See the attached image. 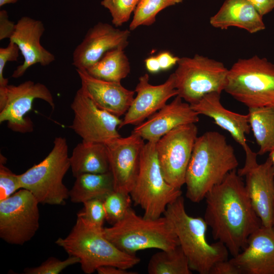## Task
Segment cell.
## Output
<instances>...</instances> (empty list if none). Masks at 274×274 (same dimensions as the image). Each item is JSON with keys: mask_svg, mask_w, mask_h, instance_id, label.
Masks as SVG:
<instances>
[{"mask_svg": "<svg viewBox=\"0 0 274 274\" xmlns=\"http://www.w3.org/2000/svg\"><path fill=\"white\" fill-rule=\"evenodd\" d=\"M145 144L141 136L133 132L126 137L120 136L105 143L115 190L130 193L138 176Z\"/></svg>", "mask_w": 274, "mask_h": 274, "instance_id": "9a60e30c", "label": "cell"}, {"mask_svg": "<svg viewBox=\"0 0 274 274\" xmlns=\"http://www.w3.org/2000/svg\"><path fill=\"white\" fill-rule=\"evenodd\" d=\"M184 0H139L133 12L129 29L134 30L140 26H150L156 21L158 13L164 9L182 3Z\"/></svg>", "mask_w": 274, "mask_h": 274, "instance_id": "f1b7e54d", "label": "cell"}, {"mask_svg": "<svg viewBox=\"0 0 274 274\" xmlns=\"http://www.w3.org/2000/svg\"><path fill=\"white\" fill-rule=\"evenodd\" d=\"M19 52L17 44L11 41L6 47L0 48V89L9 85L8 79L4 77V70L7 62L17 61Z\"/></svg>", "mask_w": 274, "mask_h": 274, "instance_id": "e575fe53", "label": "cell"}, {"mask_svg": "<svg viewBox=\"0 0 274 274\" xmlns=\"http://www.w3.org/2000/svg\"><path fill=\"white\" fill-rule=\"evenodd\" d=\"M204 199V219L214 239L235 256L245 248L251 234L262 226L236 169L211 189Z\"/></svg>", "mask_w": 274, "mask_h": 274, "instance_id": "6da1fadb", "label": "cell"}, {"mask_svg": "<svg viewBox=\"0 0 274 274\" xmlns=\"http://www.w3.org/2000/svg\"><path fill=\"white\" fill-rule=\"evenodd\" d=\"M224 91L249 108L274 106V64L254 55L228 69Z\"/></svg>", "mask_w": 274, "mask_h": 274, "instance_id": "52a82bcc", "label": "cell"}, {"mask_svg": "<svg viewBox=\"0 0 274 274\" xmlns=\"http://www.w3.org/2000/svg\"><path fill=\"white\" fill-rule=\"evenodd\" d=\"M161 71H166L178 63L180 57L174 56L170 52L164 51L156 55Z\"/></svg>", "mask_w": 274, "mask_h": 274, "instance_id": "74e56055", "label": "cell"}, {"mask_svg": "<svg viewBox=\"0 0 274 274\" xmlns=\"http://www.w3.org/2000/svg\"><path fill=\"white\" fill-rule=\"evenodd\" d=\"M199 115L179 95L147 120L136 125L132 132L147 142H157L162 136L181 125L196 123Z\"/></svg>", "mask_w": 274, "mask_h": 274, "instance_id": "d6986e66", "label": "cell"}, {"mask_svg": "<svg viewBox=\"0 0 274 274\" xmlns=\"http://www.w3.org/2000/svg\"><path fill=\"white\" fill-rule=\"evenodd\" d=\"M39 204L33 195L23 188L0 200V237L16 245L30 241L39 228Z\"/></svg>", "mask_w": 274, "mask_h": 274, "instance_id": "30bf717a", "label": "cell"}, {"mask_svg": "<svg viewBox=\"0 0 274 274\" xmlns=\"http://www.w3.org/2000/svg\"><path fill=\"white\" fill-rule=\"evenodd\" d=\"M70 168L67 141L57 136L51 151L42 161L18 175L21 188L30 191L39 203L64 205L70 191L63 179Z\"/></svg>", "mask_w": 274, "mask_h": 274, "instance_id": "8992f818", "label": "cell"}, {"mask_svg": "<svg viewBox=\"0 0 274 274\" xmlns=\"http://www.w3.org/2000/svg\"><path fill=\"white\" fill-rule=\"evenodd\" d=\"M220 95L218 92L209 93L191 107L198 115L212 118L216 124L228 131L246 152L251 149L246 138L251 131L248 114L236 113L224 108Z\"/></svg>", "mask_w": 274, "mask_h": 274, "instance_id": "7402d4cb", "label": "cell"}, {"mask_svg": "<svg viewBox=\"0 0 274 274\" xmlns=\"http://www.w3.org/2000/svg\"><path fill=\"white\" fill-rule=\"evenodd\" d=\"M149 274H191L188 260L180 245L153 254L147 267Z\"/></svg>", "mask_w": 274, "mask_h": 274, "instance_id": "83f0119b", "label": "cell"}, {"mask_svg": "<svg viewBox=\"0 0 274 274\" xmlns=\"http://www.w3.org/2000/svg\"><path fill=\"white\" fill-rule=\"evenodd\" d=\"M262 17L247 0H225L210 23L221 29L236 27L254 33L265 28Z\"/></svg>", "mask_w": 274, "mask_h": 274, "instance_id": "603a6c76", "label": "cell"}, {"mask_svg": "<svg viewBox=\"0 0 274 274\" xmlns=\"http://www.w3.org/2000/svg\"><path fill=\"white\" fill-rule=\"evenodd\" d=\"M76 69L81 87L99 108L119 118L125 114L134 97L135 91L125 88L121 82L98 79L85 70Z\"/></svg>", "mask_w": 274, "mask_h": 274, "instance_id": "44dd1931", "label": "cell"}, {"mask_svg": "<svg viewBox=\"0 0 274 274\" xmlns=\"http://www.w3.org/2000/svg\"><path fill=\"white\" fill-rule=\"evenodd\" d=\"M263 17L274 9V0H247Z\"/></svg>", "mask_w": 274, "mask_h": 274, "instance_id": "f35d334b", "label": "cell"}, {"mask_svg": "<svg viewBox=\"0 0 274 274\" xmlns=\"http://www.w3.org/2000/svg\"><path fill=\"white\" fill-rule=\"evenodd\" d=\"M45 30L42 21L28 16L22 17L16 23L15 31L9 40L17 44L24 61L14 71L12 77L23 76L28 68L36 64L46 66L55 60L54 55L41 44Z\"/></svg>", "mask_w": 274, "mask_h": 274, "instance_id": "ac0fdd59", "label": "cell"}, {"mask_svg": "<svg viewBox=\"0 0 274 274\" xmlns=\"http://www.w3.org/2000/svg\"><path fill=\"white\" fill-rule=\"evenodd\" d=\"M244 166L237 173L245 178V188L262 225L272 227L274 219V167L268 157L258 164L257 153L251 149L245 152Z\"/></svg>", "mask_w": 274, "mask_h": 274, "instance_id": "5bb4252c", "label": "cell"}, {"mask_svg": "<svg viewBox=\"0 0 274 274\" xmlns=\"http://www.w3.org/2000/svg\"><path fill=\"white\" fill-rule=\"evenodd\" d=\"M156 143L147 142L142 149L139 169L130 192L135 206L144 210V216L155 219L163 215L167 206L182 195L164 179L158 159Z\"/></svg>", "mask_w": 274, "mask_h": 274, "instance_id": "ba28073f", "label": "cell"}, {"mask_svg": "<svg viewBox=\"0 0 274 274\" xmlns=\"http://www.w3.org/2000/svg\"><path fill=\"white\" fill-rule=\"evenodd\" d=\"M242 274H274V229L262 225L245 248L230 259Z\"/></svg>", "mask_w": 274, "mask_h": 274, "instance_id": "ffe728a7", "label": "cell"}, {"mask_svg": "<svg viewBox=\"0 0 274 274\" xmlns=\"http://www.w3.org/2000/svg\"><path fill=\"white\" fill-rule=\"evenodd\" d=\"M139 0H101V5L107 9L112 17V23L115 27L127 22L134 12Z\"/></svg>", "mask_w": 274, "mask_h": 274, "instance_id": "1f68e13d", "label": "cell"}, {"mask_svg": "<svg viewBox=\"0 0 274 274\" xmlns=\"http://www.w3.org/2000/svg\"><path fill=\"white\" fill-rule=\"evenodd\" d=\"M272 227H273V228L274 229V219H273V223Z\"/></svg>", "mask_w": 274, "mask_h": 274, "instance_id": "ee69618b", "label": "cell"}, {"mask_svg": "<svg viewBox=\"0 0 274 274\" xmlns=\"http://www.w3.org/2000/svg\"><path fill=\"white\" fill-rule=\"evenodd\" d=\"M16 27V23L9 19L7 11H0V40L10 39Z\"/></svg>", "mask_w": 274, "mask_h": 274, "instance_id": "8d00e7d4", "label": "cell"}, {"mask_svg": "<svg viewBox=\"0 0 274 274\" xmlns=\"http://www.w3.org/2000/svg\"><path fill=\"white\" fill-rule=\"evenodd\" d=\"M130 193L113 191L104 199L106 221L112 225L121 220L131 208Z\"/></svg>", "mask_w": 274, "mask_h": 274, "instance_id": "f546056e", "label": "cell"}, {"mask_svg": "<svg viewBox=\"0 0 274 274\" xmlns=\"http://www.w3.org/2000/svg\"><path fill=\"white\" fill-rule=\"evenodd\" d=\"M80 263V259L75 256L61 260L54 257H50L41 265L35 267H27L24 269L26 274H58L70 265Z\"/></svg>", "mask_w": 274, "mask_h": 274, "instance_id": "836d02e7", "label": "cell"}, {"mask_svg": "<svg viewBox=\"0 0 274 274\" xmlns=\"http://www.w3.org/2000/svg\"><path fill=\"white\" fill-rule=\"evenodd\" d=\"M145 64L147 71L151 73H157L161 70L156 56H152L145 60Z\"/></svg>", "mask_w": 274, "mask_h": 274, "instance_id": "60d3db41", "label": "cell"}, {"mask_svg": "<svg viewBox=\"0 0 274 274\" xmlns=\"http://www.w3.org/2000/svg\"><path fill=\"white\" fill-rule=\"evenodd\" d=\"M71 108L74 116L68 127L82 141L105 144L121 136L118 128L122 119L99 108L82 87L76 92Z\"/></svg>", "mask_w": 274, "mask_h": 274, "instance_id": "4fadbf2b", "label": "cell"}, {"mask_svg": "<svg viewBox=\"0 0 274 274\" xmlns=\"http://www.w3.org/2000/svg\"><path fill=\"white\" fill-rule=\"evenodd\" d=\"M268 157L270 158L274 167V149L269 152Z\"/></svg>", "mask_w": 274, "mask_h": 274, "instance_id": "7bdbcfd3", "label": "cell"}, {"mask_svg": "<svg viewBox=\"0 0 274 274\" xmlns=\"http://www.w3.org/2000/svg\"><path fill=\"white\" fill-rule=\"evenodd\" d=\"M19 0H0V7L8 4H14L17 2Z\"/></svg>", "mask_w": 274, "mask_h": 274, "instance_id": "b9f144b4", "label": "cell"}, {"mask_svg": "<svg viewBox=\"0 0 274 274\" xmlns=\"http://www.w3.org/2000/svg\"><path fill=\"white\" fill-rule=\"evenodd\" d=\"M35 99L45 101L54 110L53 95L44 84L28 80L0 89V123L7 122L8 128L15 132H31L33 124L26 114L31 110Z\"/></svg>", "mask_w": 274, "mask_h": 274, "instance_id": "8fae6325", "label": "cell"}, {"mask_svg": "<svg viewBox=\"0 0 274 274\" xmlns=\"http://www.w3.org/2000/svg\"><path fill=\"white\" fill-rule=\"evenodd\" d=\"M249 123L259 147L257 154L274 149V106L249 108Z\"/></svg>", "mask_w": 274, "mask_h": 274, "instance_id": "4316f807", "label": "cell"}, {"mask_svg": "<svg viewBox=\"0 0 274 274\" xmlns=\"http://www.w3.org/2000/svg\"><path fill=\"white\" fill-rule=\"evenodd\" d=\"M163 215L171 222L191 270L209 274L216 263L228 259L229 251L223 243L208 242L207 222L187 214L182 195L167 206Z\"/></svg>", "mask_w": 274, "mask_h": 274, "instance_id": "3957f363", "label": "cell"}, {"mask_svg": "<svg viewBox=\"0 0 274 274\" xmlns=\"http://www.w3.org/2000/svg\"><path fill=\"white\" fill-rule=\"evenodd\" d=\"M238 165L234 149L224 135L210 131L197 136L185 175L186 196L200 202Z\"/></svg>", "mask_w": 274, "mask_h": 274, "instance_id": "7a4b0ae2", "label": "cell"}, {"mask_svg": "<svg viewBox=\"0 0 274 274\" xmlns=\"http://www.w3.org/2000/svg\"><path fill=\"white\" fill-rule=\"evenodd\" d=\"M6 158L0 154V200L5 199L21 189L19 175L5 165Z\"/></svg>", "mask_w": 274, "mask_h": 274, "instance_id": "d6a6232c", "label": "cell"}, {"mask_svg": "<svg viewBox=\"0 0 274 274\" xmlns=\"http://www.w3.org/2000/svg\"><path fill=\"white\" fill-rule=\"evenodd\" d=\"M174 73L178 94L190 105L212 92L221 93L228 69L220 61L199 54L180 58Z\"/></svg>", "mask_w": 274, "mask_h": 274, "instance_id": "9c48e42d", "label": "cell"}, {"mask_svg": "<svg viewBox=\"0 0 274 274\" xmlns=\"http://www.w3.org/2000/svg\"><path fill=\"white\" fill-rule=\"evenodd\" d=\"M190 123L178 126L162 136L156 143V150L163 177L173 187L181 189L185 175L198 129Z\"/></svg>", "mask_w": 274, "mask_h": 274, "instance_id": "7c38bea8", "label": "cell"}, {"mask_svg": "<svg viewBox=\"0 0 274 274\" xmlns=\"http://www.w3.org/2000/svg\"><path fill=\"white\" fill-rule=\"evenodd\" d=\"M105 236L117 248L131 255L140 250H169L179 245L170 221L165 217L152 219L140 216L130 208L124 217L103 229Z\"/></svg>", "mask_w": 274, "mask_h": 274, "instance_id": "5b68a950", "label": "cell"}, {"mask_svg": "<svg viewBox=\"0 0 274 274\" xmlns=\"http://www.w3.org/2000/svg\"><path fill=\"white\" fill-rule=\"evenodd\" d=\"M83 203V208L77 214V218L90 227L102 229L106 220L104 199H93Z\"/></svg>", "mask_w": 274, "mask_h": 274, "instance_id": "4dcf8cb0", "label": "cell"}, {"mask_svg": "<svg viewBox=\"0 0 274 274\" xmlns=\"http://www.w3.org/2000/svg\"><path fill=\"white\" fill-rule=\"evenodd\" d=\"M129 29H120L105 22H98L90 28L82 41L76 47L73 65L76 68L86 70L97 62L108 51L125 49L128 46Z\"/></svg>", "mask_w": 274, "mask_h": 274, "instance_id": "2e32d148", "label": "cell"}, {"mask_svg": "<svg viewBox=\"0 0 274 274\" xmlns=\"http://www.w3.org/2000/svg\"><path fill=\"white\" fill-rule=\"evenodd\" d=\"M103 229L90 227L77 218L68 235L58 238L55 244L69 256L78 257L86 274L93 273L101 266L128 269L140 263L141 259L136 255L122 251L107 239Z\"/></svg>", "mask_w": 274, "mask_h": 274, "instance_id": "277c9868", "label": "cell"}, {"mask_svg": "<svg viewBox=\"0 0 274 274\" xmlns=\"http://www.w3.org/2000/svg\"><path fill=\"white\" fill-rule=\"evenodd\" d=\"M209 274H242V272L230 259H227L216 263L211 268Z\"/></svg>", "mask_w": 274, "mask_h": 274, "instance_id": "d590c367", "label": "cell"}, {"mask_svg": "<svg viewBox=\"0 0 274 274\" xmlns=\"http://www.w3.org/2000/svg\"><path fill=\"white\" fill-rule=\"evenodd\" d=\"M75 178L69 196L75 203L93 199H104L114 190V180L110 171L101 174H83Z\"/></svg>", "mask_w": 274, "mask_h": 274, "instance_id": "d4e9b609", "label": "cell"}, {"mask_svg": "<svg viewBox=\"0 0 274 274\" xmlns=\"http://www.w3.org/2000/svg\"><path fill=\"white\" fill-rule=\"evenodd\" d=\"M96 271L98 274H136L134 271H128L127 269H123L112 265H104L99 267Z\"/></svg>", "mask_w": 274, "mask_h": 274, "instance_id": "ab89813d", "label": "cell"}, {"mask_svg": "<svg viewBox=\"0 0 274 274\" xmlns=\"http://www.w3.org/2000/svg\"><path fill=\"white\" fill-rule=\"evenodd\" d=\"M134 91L136 95L124 115L120 128L142 123L178 94L174 73L165 82L157 85L150 84L149 75L145 74L139 78Z\"/></svg>", "mask_w": 274, "mask_h": 274, "instance_id": "e0dca14e", "label": "cell"}, {"mask_svg": "<svg viewBox=\"0 0 274 274\" xmlns=\"http://www.w3.org/2000/svg\"><path fill=\"white\" fill-rule=\"evenodd\" d=\"M70 168L76 178L85 173L101 174L110 171L108 151L105 143L82 141L70 157Z\"/></svg>", "mask_w": 274, "mask_h": 274, "instance_id": "cb8c5ba5", "label": "cell"}, {"mask_svg": "<svg viewBox=\"0 0 274 274\" xmlns=\"http://www.w3.org/2000/svg\"><path fill=\"white\" fill-rule=\"evenodd\" d=\"M124 49H115L107 52L95 64L86 71L98 79L121 82L129 74L130 66Z\"/></svg>", "mask_w": 274, "mask_h": 274, "instance_id": "484cf974", "label": "cell"}]
</instances>
